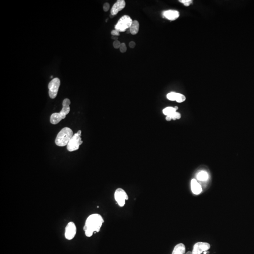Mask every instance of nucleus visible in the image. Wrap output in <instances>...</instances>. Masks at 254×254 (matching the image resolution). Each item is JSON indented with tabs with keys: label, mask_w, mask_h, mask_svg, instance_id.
I'll return each mask as SVG.
<instances>
[{
	"label": "nucleus",
	"mask_w": 254,
	"mask_h": 254,
	"mask_svg": "<svg viewBox=\"0 0 254 254\" xmlns=\"http://www.w3.org/2000/svg\"><path fill=\"white\" fill-rule=\"evenodd\" d=\"M179 2L183 3L185 6H189L192 3V0H180Z\"/></svg>",
	"instance_id": "20"
},
{
	"label": "nucleus",
	"mask_w": 254,
	"mask_h": 254,
	"mask_svg": "<svg viewBox=\"0 0 254 254\" xmlns=\"http://www.w3.org/2000/svg\"><path fill=\"white\" fill-rule=\"evenodd\" d=\"M83 142L79 135L75 133L73 135L72 137L70 139L67 145V149L69 152H73L77 150L80 147V145H82Z\"/></svg>",
	"instance_id": "5"
},
{
	"label": "nucleus",
	"mask_w": 254,
	"mask_h": 254,
	"mask_svg": "<svg viewBox=\"0 0 254 254\" xmlns=\"http://www.w3.org/2000/svg\"><path fill=\"white\" fill-rule=\"evenodd\" d=\"M197 177V179L200 181H206L208 179V175L207 172L201 171L198 173Z\"/></svg>",
	"instance_id": "17"
},
{
	"label": "nucleus",
	"mask_w": 254,
	"mask_h": 254,
	"mask_svg": "<svg viewBox=\"0 0 254 254\" xmlns=\"http://www.w3.org/2000/svg\"><path fill=\"white\" fill-rule=\"evenodd\" d=\"M185 252V247L183 243L177 245L173 250L172 254H184Z\"/></svg>",
	"instance_id": "13"
},
{
	"label": "nucleus",
	"mask_w": 254,
	"mask_h": 254,
	"mask_svg": "<svg viewBox=\"0 0 254 254\" xmlns=\"http://www.w3.org/2000/svg\"><path fill=\"white\" fill-rule=\"evenodd\" d=\"M60 85V81L58 78H55L50 82L48 88L49 89V94L51 98L54 99L57 97Z\"/></svg>",
	"instance_id": "6"
},
{
	"label": "nucleus",
	"mask_w": 254,
	"mask_h": 254,
	"mask_svg": "<svg viewBox=\"0 0 254 254\" xmlns=\"http://www.w3.org/2000/svg\"><path fill=\"white\" fill-rule=\"evenodd\" d=\"M133 20L130 16L124 15L121 17L115 25V29L120 32H124L128 28L130 29Z\"/></svg>",
	"instance_id": "3"
},
{
	"label": "nucleus",
	"mask_w": 254,
	"mask_h": 254,
	"mask_svg": "<svg viewBox=\"0 0 254 254\" xmlns=\"http://www.w3.org/2000/svg\"><path fill=\"white\" fill-rule=\"evenodd\" d=\"M176 112V110L174 107H167L163 110V113L164 115L167 116H170L172 117L173 115Z\"/></svg>",
	"instance_id": "16"
},
{
	"label": "nucleus",
	"mask_w": 254,
	"mask_h": 254,
	"mask_svg": "<svg viewBox=\"0 0 254 254\" xmlns=\"http://www.w3.org/2000/svg\"><path fill=\"white\" fill-rule=\"evenodd\" d=\"M163 16L168 19L173 21L177 19L179 17V13L177 10H170L164 11Z\"/></svg>",
	"instance_id": "10"
},
{
	"label": "nucleus",
	"mask_w": 254,
	"mask_h": 254,
	"mask_svg": "<svg viewBox=\"0 0 254 254\" xmlns=\"http://www.w3.org/2000/svg\"><path fill=\"white\" fill-rule=\"evenodd\" d=\"M181 118V115L179 112H177L175 113L174 115L172 116V118L173 120H175L176 119H179Z\"/></svg>",
	"instance_id": "23"
},
{
	"label": "nucleus",
	"mask_w": 254,
	"mask_h": 254,
	"mask_svg": "<svg viewBox=\"0 0 254 254\" xmlns=\"http://www.w3.org/2000/svg\"><path fill=\"white\" fill-rule=\"evenodd\" d=\"M110 9V4L109 3H105V4H104V6H103V9H104V10L106 12V11H108Z\"/></svg>",
	"instance_id": "24"
},
{
	"label": "nucleus",
	"mask_w": 254,
	"mask_h": 254,
	"mask_svg": "<svg viewBox=\"0 0 254 254\" xmlns=\"http://www.w3.org/2000/svg\"><path fill=\"white\" fill-rule=\"evenodd\" d=\"M104 223V220L100 215L93 214L90 215L86 219L83 227L86 236L90 237L94 232H99Z\"/></svg>",
	"instance_id": "1"
},
{
	"label": "nucleus",
	"mask_w": 254,
	"mask_h": 254,
	"mask_svg": "<svg viewBox=\"0 0 254 254\" xmlns=\"http://www.w3.org/2000/svg\"><path fill=\"white\" fill-rule=\"evenodd\" d=\"M121 45V43L120 42V41H119L118 40L115 41L113 42V47L115 48V49L120 48Z\"/></svg>",
	"instance_id": "22"
},
{
	"label": "nucleus",
	"mask_w": 254,
	"mask_h": 254,
	"mask_svg": "<svg viewBox=\"0 0 254 254\" xmlns=\"http://www.w3.org/2000/svg\"><path fill=\"white\" fill-rule=\"evenodd\" d=\"M115 201L121 207L124 206L126 201L129 199V196L124 190L119 188L115 190L114 194Z\"/></svg>",
	"instance_id": "4"
},
{
	"label": "nucleus",
	"mask_w": 254,
	"mask_h": 254,
	"mask_svg": "<svg viewBox=\"0 0 254 254\" xmlns=\"http://www.w3.org/2000/svg\"><path fill=\"white\" fill-rule=\"evenodd\" d=\"M177 93L176 92H170L167 95V98L170 101H176L177 98Z\"/></svg>",
	"instance_id": "18"
},
{
	"label": "nucleus",
	"mask_w": 254,
	"mask_h": 254,
	"mask_svg": "<svg viewBox=\"0 0 254 254\" xmlns=\"http://www.w3.org/2000/svg\"><path fill=\"white\" fill-rule=\"evenodd\" d=\"M77 133L78 134L80 135V136H81V134H82V131L81 130H79L77 132Z\"/></svg>",
	"instance_id": "29"
},
{
	"label": "nucleus",
	"mask_w": 254,
	"mask_h": 254,
	"mask_svg": "<svg viewBox=\"0 0 254 254\" xmlns=\"http://www.w3.org/2000/svg\"><path fill=\"white\" fill-rule=\"evenodd\" d=\"M111 35L112 36H119L120 35V32L118 31V30L115 29L112 31L111 32Z\"/></svg>",
	"instance_id": "25"
},
{
	"label": "nucleus",
	"mask_w": 254,
	"mask_h": 254,
	"mask_svg": "<svg viewBox=\"0 0 254 254\" xmlns=\"http://www.w3.org/2000/svg\"><path fill=\"white\" fill-rule=\"evenodd\" d=\"M76 233V227L75 223L71 222L67 224L65 229V237L66 239L71 240L75 237Z\"/></svg>",
	"instance_id": "8"
},
{
	"label": "nucleus",
	"mask_w": 254,
	"mask_h": 254,
	"mask_svg": "<svg viewBox=\"0 0 254 254\" xmlns=\"http://www.w3.org/2000/svg\"><path fill=\"white\" fill-rule=\"evenodd\" d=\"M120 51L122 53H124L127 51V47L125 43H121V45L120 46Z\"/></svg>",
	"instance_id": "21"
},
{
	"label": "nucleus",
	"mask_w": 254,
	"mask_h": 254,
	"mask_svg": "<svg viewBox=\"0 0 254 254\" xmlns=\"http://www.w3.org/2000/svg\"><path fill=\"white\" fill-rule=\"evenodd\" d=\"M110 18H113V17H114V16H113V15H111V14L110 15Z\"/></svg>",
	"instance_id": "31"
},
{
	"label": "nucleus",
	"mask_w": 254,
	"mask_h": 254,
	"mask_svg": "<svg viewBox=\"0 0 254 254\" xmlns=\"http://www.w3.org/2000/svg\"><path fill=\"white\" fill-rule=\"evenodd\" d=\"M191 189L192 193L196 195L199 194L202 192L201 185L195 179H193L191 181Z\"/></svg>",
	"instance_id": "12"
},
{
	"label": "nucleus",
	"mask_w": 254,
	"mask_h": 254,
	"mask_svg": "<svg viewBox=\"0 0 254 254\" xmlns=\"http://www.w3.org/2000/svg\"><path fill=\"white\" fill-rule=\"evenodd\" d=\"M166 119L167 121H170L171 120H172V117L170 116H167L166 117Z\"/></svg>",
	"instance_id": "27"
},
{
	"label": "nucleus",
	"mask_w": 254,
	"mask_h": 254,
	"mask_svg": "<svg viewBox=\"0 0 254 254\" xmlns=\"http://www.w3.org/2000/svg\"><path fill=\"white\" fill-rule=\"evenodd\" d=\"M70 104V100L68 98H65L63 102V108L60 112L63 119H64L66 117V115L70 112V108L69 105Z\"/></svg>",
	"instance_id": "11"
},
{
	"label": "nucleus",
	"mask_w": 254,
	"mask_h": 254,
	"mask_svg": "<svg viewBox=\"0 0 254 254\" xmlns=\"http://www.w3.org/2000/svg\"><path fill=\"white\" fill-rule=\"evenodd\" d=\"M139 29V23L137 20H134L130 28V32L133 35L137 34Z\"/></svg>",
	"instance_id": "15"
},
{
	"label": "nucleus",
	"mask_w": 254,
	"mask_h": 254,
	"mask_svg": "<svg viewBox=\"0 0 254 254\" xmlns=\"http://www.w3.org/2000/svg\"><path fill=\"white\" fill-rule=\"evenodd\" d=\"M73 136L72 130L68 127H65L60 130L55 140V143L59 146L67 145L71 138Z\"/></svg>",
	"instance_id": "2"
},
{
	"label": "nucleus",
	"mask_w": 254,
	"mask_h": 254,
	"mask_svg": "<svg viewBox=\"0 0 254 254\" xmlns=\"http://www.w3.org/2000/svg\"><path fill=\"white\" fill-rule=\"evenodd\" d=\"M186 254H192V252L188 251L186 253Z\"/></svg>",
	"instance_id": "30"
},
{
	"label": "nucleus",
	"mask_w": 254,
	"mask_h": 254,
	"mask_svg": "<svg viewBox=\"0 0 254 254\" xmlns=\"http://www.w3.org/2000/svg\"><path fill=\"white\" fill-rule=\"evenodd\" d=\"M174 108L177 111V110L178 109V107L177 106H175V107H174Z\"/></svg>",
	"instance_id": "32"
},
{
	"label": "nucleus",
	"mask_w": 254,
	"mask_h": 254,
	"mask_svg": "<svg viewBox=\"0 0 254 254\" xmlns=\"http://www.w3.org/2000/svg\"><path fill=\"white\" fill-rule=\"evenodd\" d=\"M136 46V43L134 42H130L129 43V46H130V48H134Z\"/></svg>",
	"instance_id": "26"
},
{
	"label": "nucleus",
	"mask_w": 254,
	"mask_h": 254,
	"mask_svg": "<svg viewBox=\"0 0 254 254\" xmlns=\"http://www.w3.org/2000/svg\"><path fill=\"white\" fill-rule=\"evenodd\" d=\"M185 99H186V98H185V97L184 96V95L181 94H180V93H177V98H176V101H177V102H183L185 100Z\"/></svg>",
	"instance_id": "19"
},
{
	"label": "nucleus",
	"mask_w": 254,
	"mask_h": 254,
	"mask_svg": "<svg viewBox=\"0 0 254 254\" xmlns=\"http://www.w3.org/2000/svg\"><path fill=\"white\" fill-rule=\"evenodd\" d=\"M112 39L113 40H115V41H117V39H118V37L116 36H112Z\"/></svg>",
	"instance_id": "28"
},
{
	"label": "nucleus",
	"mask_w": 254,
	"mask_h": 254,
	"mask_svg": "<svg viewBox=\"0 0 254 254\" xmlns=\"http://www.w3.org/2000/svg\"><path fill=\"white\" fill-rule=\"evenodd\" d=\"M63 118L60 112H56L53 113L50 116V122L52 124H57L60 122Z\"/></svg>",
	"instance_id": "14"
},
{
	"label": "nucleus",
	"mask_w": 254,
	"mask_h": 254,
	"mask_svg": "<svg viewBox=\"0 0 254 254\" xmlns=\"http://www.w3.org/2000/svg\"><path fill=\"white\" fill-rule=\"evenodd\" d=\"M210 248V245L207 242H199L194 244L192 254H201L202 252L208 251Z\"/></svg>",
	"instance_id": "7"
},
{
	"label": "nucleus",
	"mask_w": 254,
	"mask_h": 254,
	"mask_svg": "<svg viewBox=\"0 0 254 254\" xmlns=\"http://www.w3.org/2000/svg\"><path fill=\"white\" fill-rule=\"evenodd\" d=\"M126 5V3L124 0H118L112 6L111 10V14L113 16L117 15L118 12L122 10Z\"/></svg>",
	"instance_id": "9"
}]
</instances>
